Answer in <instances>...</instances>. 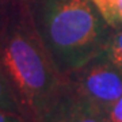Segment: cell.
<instances>
[{
	"label": "cell",
	"instance_id": "cell-1",
	"mask_svg": "<svg viewBox=\"0 0 122 122\" xmlns=\"http://www.w3.org/2000/svg\"><path fill=\"white\" fill-rule=\"evenodd\" d=\"M0 66L25 117L44 122L64 87V76L39 39L22 0H12L0 33Z\"/></svg>",
	"mask_w": 122,
	"mask_h": 122
},
{
	"label": "cell",
	"instance_id": "cell-2",
	"mask_svg": "<svg viewBox=\"0 0 122 122\" xmlns=\"http://www.w3.org/2000/svg\"><path fill=\"white\" fill-rule=\"evenodd\" d=\"M39 39L62 76L99 54L114 29L92 0H22Z\"/></svg>",
	"mask_w": 122,
	"mask_h": 122
},
{
	"label": "cell",
	"instance_id": "cell-3",
	"mask_svg": "<svg viewBox=\"0 0 122 122\" xmlns=\"http://www.w3.org/2000/svg\"><path fill=\"white\" fill-rule=\"evenodd\" d=\"M64 79L79 96L99 111L122 96V69L102 53L64 76Z\"/></svg>",
	"mask_w": 122,
	"mask_h": 122
},
{
	"label": "cell",
	"instance_id": "cell-4",
	"mask_svg": "<svg viewBox=\"0 0 122 122\" xmlns=\"http://www.w3.org/2000/svg\"><path fill=\"white\" fill-rule=\"evenodd\" d=\"M44 122H105L99 110L79 96L66 84Z\"/></svg>",
	"mask_w": 122,
	"mask_h": 122
},
{
	"label": "cell",
	"instance_id": "cell-5",
	"mask_svg": "<svg viewBox=\"0 0 122 122\" xmlns=\"http://www.w3.org/2000/svg\"><path fill=\"white\" fill-rule=\"evenodd\" d=\"M0 110L10 111V113L25 117V113H23L22 107L19 105V100H18L16 95H15V92H14L1 66H0Z\"/></svg>",
	"mask_w": 122,
	"mask_h": 122
},
{
	"label": "cell",
	"instance_id": "cell-6",
	"mask_svg": "<svg viewBox=\"0 0 122 122\" xmlns=\"http://www.w3.org/2000/svg\"><path fill=\"white\" fill-rule=\"evenodd\" d=\"M111 29L122 27V0H92Z\"/></svg>",
	"mask_w": 122,
	"mask_h": 122
},
{
	"label": "cell",
	"instance_id": "cell-7",
	"mask_svg": "<svg viewBox=\"0 0 122 122\" xmlns=\"http://www.w3.org/2000/svg\"><path fill=\"white\" fill-rule=\"evenodd\" d=\"M100 53L122 69V27L113 30L106 48Z\"/></svg>",
	"mask_w": 122,
	"mask_h": 122
},
{
	"label": "cell",
	"instance_id": "cell-8",
	"mask_svg": "<svg viewBox=\"0 0 122 122\" xmlns=\"http://www.w3.org/2000/svg\"><path fill=\"white\" fill-rule=\"evenodd\" d=\"M105 122H122V96L100 111Z\"/></svg>",
	"mask_w": 122,
	"mask_h": 122
},
{
	"label": "cell",
	"instance_id": "cell-9",
	"mask_svg": "<svg viewBox=\"0 0 122 122\" xmlns=\"http://www.w3.org/2000/svg\"><path fill=\"white\" fill-rule=\"evenodd\" d=\"M12 0H0V33L4 29L10 12V5Z\"/></svg>",
	"mask_w": 122,
	"mask_h": 122
},
{
	"label": "cell",
	"instance_id": "cell-10",
	"mask_svg": "<svg viewBox=\"0 0 122 122\" xmlns=\"http://www.w3.org/2000/svg\"><path fill=\"white\" fill-rule=\"evenodd\" d=\"M0 122H30V121L27 118L22 117V115L0 110Z\"/></svg>",
	"mask_w": 122,
	"mask_h": 122
}]
</instances>
